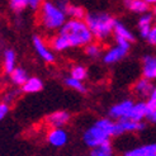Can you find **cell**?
Returning <instances> with one entry per match:
<instances>
[{
	"mask_svg": "<svg viewBox=\"0 0 156 156\" xmlns=\"http://www.w3.org/2000/svg\"><path fill=\"white\" fill-rule=\"evenodd\" d=\"M93 40L94 37L85 19L69 18L65 24L58 29L57 34L51 38L50 46L53 51L64 52L70 48L85 47L87 44L93 42Z\"/></svg>",
	"mask_w": 156,
	"mask_h": 156,
	"instance_id": "obj_1",
	"label": "cell"
},
{
	"mask_svg": "<svg viewBox=\"0 0 156 156\" xmlns=\"http://www.w3.org/2000/svg\"><path fill=\"white\" fill-rule=\"evenodd\" d=\"M122 132L119 128L118 121L109 118H99L90 127L85 129L83 133V142L87 145L89 149H94V147L109 142L111 138L121 136Z\"/></svg>",
	"mask_w": 156,
	"mask_h": 156,
	"instance_id": "obj_2",
	"label": "cell"
},
{
	"mask_svg": "<svg viewBox=\"0 0 156 156\" xmlns=\"http://www.w3.org/2000/svg\"><path fill=\"white\" fill-rule=\"evenodd\" d=\"M37 18L40 26L48 32L58 30L69 19L65 10L61 9L53 0H44L38 8Z\"/></svg>",
	"mask_w": 156,
	"mask_h": 156,
	"instance_id": "obj_3",
	"label": "cell"
},
{
	"mask_svg": "<svg viewBox=\"0 0 156 156\" xmlns=\"http://www.w3.org/2000/svg\"><path fill=\"white\" fill-rule=\"evenodd\" d=\"M85 22L89 26L93 37L98 42H105L114 33L115 19L105 12L88 13L85 15Z\"/></svg>",
	"mask_w": 156,
	"mask_h": 156,
	"instance_id": "obj_4",
	"label": "cell"
},
{
	"mask_svg": "<svg viewBox=\"0 0 156 156\" xmlns=\"http://www.w3.org/2000/svg\"><path fill=\"white\" fill-rule=\"evenodd\" d=\"M115 44L111 46L107 51L103 53V62L105 65H114L117 62L122 61L128 55V51L131 48V42L121 38H114Z\"/></svg>",
	"mask_w": 156,
	"mask_h": 156,
	"instance_id": "obj_5",
	"label": "cell"
},
{
	"mask_svg": "<svg viewBox=\"0 0 156 156\" xmlns=\"http://www.w3.org/2000/svg\"><path fill=\"white\" fill-rule=\"evenodd\" d=\"M32 43H33V48H34L36 53L38 55V57H40L43 62H46V64H53L55 60H56L53 50L51 48V46L46 42L42 37L33 36Z\"/></svg>",
	"mask_w": 156,
	"mask_h": 156,
	"instance_id": "obj_6",
	"label": "cell"
},
{
	"mask_svg": "<svg viewBox=\"0 0 156 156\" xmlns=\"http://www.w3.org/2000/svg\"><path fill=\"white\" fill-rule=\"evenodd\" d=\"M133 104H135V100H132V99H123V100H121V102L113 104L111 108H109L108 114L114 121H119V119H123V118H128Z\"/></svg>",
	"mask_w": 156,
	"mask_h": 156,
	"instance_id": "obj_7",
	"label": "cell"
},
{
	"mask_svg": "<svg viewBox=\"0 0 156 156\" xmlns=\"http://www.w3.org/2000/svg\"><path fill=\"white\" fill-rule=\"evenodd\" d=\"M154 88H155L154 81L142 76V77H140V79H137L135 81V84L132 85V93H133L135 97H137L138 99L145 100L151 95Z\"/></svg>",
	"mask_w": 156,
	"mask_h": 156,
	"instance_id": "obj_8",
	"label": "cell"
},
{
	"mask_svg": "<svg viewBox=\"0 0 156 156\" xmlns=\"http://www.w3.org/2000/svg\"><path fill=\"white\" fill-rule=\"evenodd\" d=\"M47 142L52 147L61 149L69 142V133L65 128H51L47 132Z\"/></svg>",
	"mask_w": 156,
	"mask_h": 156,
	"instance_id": "obj_9",
	"label": "cell"
},
{
	"mask_svg": "<svg viewBox=\"0 0 156 156\" xmlns=\"http://www.w3.org/2000/svg\"><path fill=\"white\" fill-rule=\"evenodd\" d=\"M71 121V114L67 111H56L47 115L46 123L50 126V128H64L66 124Z\"/></svg>",
	"mask_w": 156,
	"mask_h": 156,
	"instance_id": "obj_10",
	"label": "cell"
},
{
	"mask_svg": "<svg viewBox=\"0 0 156 156\" xmlns=\"http://www.w3.org/2000/svg\"><path fill=\"white\" fill-rule=\"evenodd\" d=\"M142 76L151 81H156V56L154 55H145L141 64Z\"/></svg>",
	"mask_w": 156,
	"mask_h": 156,
	"instance_id": "obj_11",
	"label": "cell"
},
{
	"mask_svg": "<svg viewBox=\"0 0 156 156\" xmlns=\"http://www.w3.org/2000/svg\"><path fill=\"white\" fill-rule=\"evenodd\" d=\"M154 14L152 13H145V14H141V17L138 18V22H137V29H138V33L142 38H147L149 36L150 30L154 26Z\"/></svg>",
	"mask_w": 156,
	"mask_h": 156,
	"instance_id": "obj_12",
	"label": "cell"
},
{
	"mask_svg": "<svg viewBox=\"0 0 156 156\" xmlns=\"http://www.w3.org/2000/svg\"><path fill=\"white\" fill-rule=\"evenodd\" d=\"M155 154H156V142H151L124 151L123 156H152Z\"/></svg>",
	"mask_w": 156,
	"mask_h": 156,
	"instance_id": "obj_13",
	"label": "cell"
},
{
	"mask_svg": "<svg viewBox=\"0 0 156 156\" xmlns=\"http://www.w3.org/2000/svg\"><path fill=\"white\" fill-rule=\"evenodd\" d=\"M119 128L122 135L123 133H133V132H140L145 128L144 122H138V121H133L129 118H123L118 121Z\"/></svg>",
	"mask_w": 156,
	"mask_h": 156,
	"instance_id": "obj_14",
	"label": "cell"
},
{
	"mask_svg": "<svg viewBox=\"0 0 156 156\" xmlns=\"http://www.w3.org/2000/svg\"><path fill=\"white\" fill-rule=\"evenodd\" d=\"M20 88L22 91L26 94H36V93H40L43 89V81L37 76H29Z\"/></svg>",
	"mask_w": 156,
	"mask_h": 156,
	"instance_id": "obj_15",
	"label": "cell"
},
{
	"mask_svg": "<svg viewBox=\"0 0 156 156\" xmlns=\"http://www.w3.org/2000/svg\"><path fill=\"white\" fill-rule=\"evenodd\" d=\"M146 114H147V104H146L145 100L140 99V100H137V102H135L128 118L133 119V121L142 122L144 119H146Z\"/></svg>",
	"mask_w": 156,
	"mask_h": 156,
	"instance_id": "obj_16",
	"label": "cell"
},
{
	"mask_svg": "<svg viewBox=\"0 0 156 156\" xmlns=\"http://www.w3.org/2000/svg\"><path fill=\"white\" fill-rule=\"evenodd\" d=\"M123 4L127 10L136 14H145L150 9V5L145 0H123Z\"/></svg>",
	"mask_w": 156,
	"mask_h": 156,
	"instance_id": "obj_17",
	"label": "cell"
},
{
	"mask_svg": "<svg viewBox=\"0 0 156 156\" xmlns=\"http://www.w3.org/2000/svg\"><path fill=\"white\" fill-rule=\"evenodd\" d=\"M17 67V53L14 50L8 48L3 53V69L6 74H10Z\"/></svg>",
	"mask_w": 156,
	"mask_h": 156,
	"instance_id": "obj_18",
	"label": "cell"
},
{
	"mask_svg": "<svg viewBox=\"0 0 156 156\" xmlns=\"http://www.w3.org/2000/svg\"><path fill=\"white\" fill-rule=\"evenodd\" d=\"M114 38H121V40H126L128 42H133L135 41V36L131 32V29L128 27H126L123 23L115 20L114 24V33H113Z\"/></svg>",
	"mask_w": 156,
	"mask_h": 156,
	"instance_id": "obj_19",
	"label": "cell"
},
{
	"mask_svg": "<svg viewBox=\"0 0 156 156\" xmlns=\"http://www.w3.org/2000/svg\"><path fill=\"white\" fill-rule=\"evenodd\" d=\"M146 104H147L146 119L150 123L156 124V85L151 93V95L146 99Z\"/></svg>",
	"mask_w": 156,
	"mask_h": 156,
	"instance_id": "obj_20",
	"label": "cell"
},
{
	"mask_svg": "<svg viewBox=\"0 0 156 156\" xmlns=\"http://www.w3.org/2000/svg\"><path fill=\"white\" fill-rule=\"evenodd\" d=\"M9 76H10V81L15 85V87H22L29 77L27 70L23 69V67H15L9 74Z\"/></svg>",
	"mask_w": 156,
	"mask_h": 156,
	"instance_id": "obj_21",
	"label": "cell"
},
{
	"mask_svg": "<svg viewBox=\"0 0 156 156\" xmlns=\"http://www.w3.org/2000/svg\"><path fill=\"white\" fill-rule=\"evenodd\" d=\"M84 51H85V55L88 57L95 60V58H99L100 56H103V46L100 44V42H90L89 44H87L84 47Z\"/></svg>",
	"mask_w": 156,
	"mask_h": 156,
	"instance_id": "obj_22",
	"label": "cell"
},
{
	"mask_svg": "<svg viewBox=\"0 0 156 156\" xmlns=\"http://www.w3.org/2000/svg\"><path fill=\"white\" fill-rule=\"evenodd\" d=\"M90 156H113V146L111 141L90 149Z\"/></svg>",
	"mask_w": 156,
	"mask_h": 156,
	"instance_id": "obj_23",
	"label": "cell"
},
{
	"mask_svg": "<svg viewBox=\"0 0 156 156\" xmlns=\"http://www.w3.org/2000/svg\"><path fill=\"white\" fill-rule=\"evenodd\" d=\"M65 13L67 15V18H71V19H85V15H87L81 6L74 5V4H69L65 9Z\"/></svg>",
	"mask_w": 156,
	"mask_h": 156,
	"instance_id": "obj_24",
	"label": "cell"
},
{
	"mask_svg": "<svg viewBox=\"0 0 156 156\" xmlns=\"http://www.w3.org/2000/svg\"><path fill=\"white\" fill-rule=\"evenodd\" d=\"M65 85L67 88L71 89V90H75L77 93H81V94L87 93V88H85V85H84V81L77 80V79H75V77H73V76L65 77Z\"/></svg>",
	"mask_w": 156,
	"mask_h": 156,
	"instance_id": "obj_25",
	"label": "cell"
},
{
	"mask_svg": "<svg viewBox=\"0 0 156 156\" xmlns=\"http://www.w3.org/2000/svg\"><path fill=\"white\" fill-rule=\"evenodd\" d=\"M70 76L75 77L77 80L84 81L88 77V70L83 65H75L71 67V71H70Z\"/></svg>",
	"mask_w": 156,
	"mask_h": 156,
	"instance_id": "obj_26",
	"label": "cell"
},
{
	"mask_svg": "<svg viewBox=\"0 0 156 156\" xmlns=\"http://www.w3.org/2000/svg\"><path fill=\"white\" fill-rule=\"evenodd\" d=\"M10 9L15 13H20L28 8V0H9Z\"/></svg>",
	"mask_w": 156,
	"mask_h": 156,
	"instance_id": "obj_27",
	"label": "cell"
},
{
	"mask_svg": "<svg viewBox=\"0 0 156 156\" xmlns=\"http://www.w3.org/2000/svg\"><path fill=\"white\" fill-rule=\"evenodd\" d=\"M9 112H10V104L6 103L5 100H2L0 102V122L6 118Z\"/></svg>",
	"mask_w": 156,
	"mask_h": 156,
	"instance_id": "obj_28",
	"label": "cell"
},
{
	"mask_svg": "<svg viewBox=\"0 0 156 156\" xmlns=\"http://www.w3.org/2000/svg\"><path fill=\"white\" fill-rule=\"evenodd\" d=\"M146 41H147V43L151 44V46H156V23L152 26L149 36H147V38H146Z\"/></svg>",
	"mask_w": 156,
	"mask_h": 156,
	"instance_id": "obj_29",
	"label": "cell"
},
{
	"mask_svg": "<svg viewBox=\"0 0 156 156\" xmlns=\"http://www.w3.org/2000/svg\"><path fill=\"white\" fill-rule=\"evenodd\" d=\"M19 94H18V90H10V91H8L6 94H5V97H4V100L6 103H9V104H12L15 99H17V97H18Z\"/></svg>",
	"mask_w": 156,
	"mask_h": 156,
	"instance_id": "obj_30",
	"label": "cell"
},
{
	"mask_svg": "<svg viewBox=\"0 0 156 156\" xmlns=\"http://www.w3.org/2000/svg\"><path fill=\"white\" fill-rule=\"evenodd\" d=\"M44 0H28V6L33 10H38V8L41 6V4Z\"/></svg>",
	"mask_w": 156,
	"mask_h": 156,
	"instance_id": "obj_31",
	"label": "cell"
},
{
	"mask_svg": "<svg viewBox=\"0 0 156 156\" xmlns=\"http://www.w3.org/2000/svg\"><path fill=\"white\" fill-rule=\"evenodd\" d=\"M53 2L56 3L61 8V9H64V10L66 9V6L70 4V0H53Z\"/></svg>",
	"mask_w": 156,
	"mask_h": 156,
	"instance_id": "obj_32",
	"label": "cell"
},
{
	"mask_svg": "<svg viewBox=\"0 0 156 156\" xmlns=\"http://www.w3.org/2000/svg\"><path fill=\"white\" fill-rule=\"evenodd\" d=\"M145 2L149 4L150 6H155L156 5V0H145Z\"/></svg>",
	"mask_w": 156,
	"mask_h": 156,
	"instance_id": "obj_33",
	"label": "cell"
},
{
	"mask_svg": "<svg viewBox=\"0 0 156 156\" xmlns=\"http://www.w3.org/2000/svg\"><path fill=\"white\" fill-rule=\"evenodd\" d=\"M152 14H154V17L156 18V5L154 6V9H152Z\"/></svg>",
	"mask_w": 156,
	"mask_h": 156,
	"instance_id": "obj_34",
	"label": "cell"
},
{
	"mask_svg": "<svg viewBox=\"0 0 156 156\" xmlns=\"http://www.w3.org/2000/svg\"><path fill=\"white\" fill-rule=\"evenodd\" d=\"M152 156H156V154H155V155H152Z\"/></svg>",
	"mask_w": 156,
	"mask_h": 156,
	"instance_id": "obj_35",
	"label": "cell"
}]
</instances>
